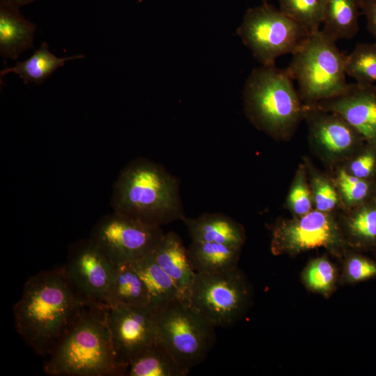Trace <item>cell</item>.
I'll list each match as a JSON object with an SVG mask.
<instances>
[{
	"label": "cell",
	"mask_w": 376,
	"mask_h": 376,
	"mask_svg": "<svg viewBox=\"0 0 376 376\" xmlns=\"http://www.w3.org/2000/svg\"><path fill=\"white\" fill-rule=\"evenodd\" d=\"M164 234L161 227L113 212L97 221L89 239L117 265L152 253Z\"/></svg>",
	"instance_id": "obj_9"
},
{
	"label": "cell",
	"mask_w": 376,
	"mask_h": 376,
	"mask_svg": "<svg viewBox=\"0 0 376 376\" xmlns=\"http://www.w3.org/2000/svg\"><path fill=\"white\" fill-rule=\"evenodd\" d=\"M338 179L343 195L347 203H358L368 195L369 185L364 179L344 171H340Z\"/></svg>",
	"instance_id": "obj_27"
},
{
	"label": "cell",
	"mask_w": 376,
	"mask_h": 376,
	"mask_svg": "<svg viewBox=\"0 0 376 376\" xmlns=\"http://www.w3.org/2000/svg\"><path fill=\"white\" fill-rule=\"evenodd\" d=\"M347 75L361 84L376 81V43H359L345 56Z\"/></svg>",
	"instance_id": "obj_23"
},
{
	"label": "cell",
	"mask_w": 376,
	"mask_h": 376,
	"mask_svg": "<svg viewBox=\"0 0 376 376\" xmlns=\"http://www.w3.org/2000/svg\"><path fill=\"white\" fill-rule=\"evenodd\" d=\"M241 247L192 241L187 255L196 273L215 274L237 267Z\"/></svg>",
	"instance_id": "obj_17"
},
{
	"label": "cell",
	"mask_w": 376,
	"mask_h": 376,
	"mask_svg": "<svg viewBox=\"0 0 376 376\" xmlns=\"http://www.w3.org/2000/svg\"><path fill=\"white\" fill-rule=\"evenodd\" d=\"M107 306L88 303L44 366L52 376H122L107 320Z\"/></svg>",
	"instance_id": "obj_3"
},
{
	"label": "cell",
	"mask_w": 376,
	"mask_h": 376,
	"mask_svg": "<svg viewBox=\"0 0 376 376\" xmlns=\"http://www.w3.org/2000/svg\"><path fill=\"white\" fill-rule=\"evenodd\" d=\"M153 254L159 266L173 281L181 300L190 304L196 273L181 237L173 231L164 233Z\"/></svg>",
	"instance_id": "obj_14"
},
{
	"label": "cell",
	"mask_w": 376,
	"mask_h": 376,
	"mask_svg": "<svg viewBox=\"0 0 376 376\" xmlns=\"http://www.w3.org/2000/svg\"><path fill=\"white\" fill-rule=\"evenodd\" d=\"M116 267L88 238L70 246L63 269L81 297L88 301L107 306Z\"/></svg>",
	"instance_id": "obj_10"
},
{
	"label": "cell",
	"mask_w": 376,
	"mask_h": 376,
	"mask_svg": "<svg viewBox=\"0 0 376 376\" xmlns=\"http://www.w3.org/2000/svg\"><path fill=\"white\" fill-rule=\"evenodd\" d=\"M107 320L117 361L125 370L139 352L159 339L156 313L148 307L108 306Z\"/></svg>",
	"instance_id": "obj_11"
},
{
	"label": "cell",
	"mask_w": 376,
	"mask_h": 376,
	"mask_svg": "<svg viewBox=\"0 0 376 376\" xmlns=\"http://www.w3.org/2000/svg\"><path fill=\"white\" fill-rule=\"evenodd\" d=\"M111 205L113 212L159 227L186 217L177 178L143 157L122 169L113 187Z\"/></svg>",
	"instance_id": "obj_2"
},
{
	"label": "cell",
	"mask_w": 376,
	"mask_h": 376,
	"mask_svg": "<svg viewBox=\"0 0 376 376\" xmlns=\"http://www.w3.org/2000/svg\"><path fill=\"white\" fill-rule=\"evenodd\" d=\"M345 56L322 30L311 34L286 68L302 101L313 104L345 88Z\"/></svg>",
	"instance_id": "obj_5"
},
{
	"label": "cell",
	"mask_w": 376,
	"mask_h": 376,
	"mask_svg": "<svg viewBox=\"0 0 376 376\" xmlns=\"http://www.w3.org/2000/svg\"><path fill=\"white\" fill-rule=\"evenodd\" d=\"M183 367L158 339L139 352L128 363L125 376H186Z\"/></svg>",
	"instance_id": "obj_16"
},
{
	"label": "cell",
	"mask_w": 376,
	"mask_h": 376,
	"mask_svg": "<svg viewBox=\"0 0 376 376\" xmlns=\"http://www.w3.org/2000/svg\"><path fill=\"white\" fill-rule=\"evenodd\" d=\"M314 201L318 210L327 212L333 210L337 203V194L326 180L318 178L313 181Z\"/></svg>",
	"instance_id": "obj_29"
},
{
	"label": "cell",
	"mask_w": 376,
	"mask_h": 376,
	"mask_svg": "<svg viewBox=\"0 0 376 376\" xmlns=\"http://www.w3.org/2000/svg\"><path fill=\"white\" fill-rule=\"evenodd\" d=\"M306 285L318 292L327 293L334 287L336 281V269L328 260L324 258L311 262L304 273Z\"/></svg>",
	"instance_id": "obj_25"
},
{
	"label": "cell",
	"mask_w": 376,
	"mask_h": 376,
	"mask_svg": "<svg viewBox=\"0 0 376 376\" xmlns=\"http://www.w3.org/2000/svg\"><path fill=\"white\" fill-rule=\"evenodd\" d=\"M192 241L216 242L242 247V227L228 216L219 212L205 213L182 221Z\"/></svg>",
	"instance_id": "obj_15"
},
{
	"label": "cell",
	"mask_w": 376,
	"mask_h": 376,
	"mask_svg": "<svg viewBox=\"0 0 376 376\" xmlns=\"http://www.w3.org/2000/svg\"><path fill=\"white\" fill-rule=\"evenodd\" d=\"M338 240L331 218L324 212L310 211L299 218L278 224L273 229L271 244L275 255L329 247Z\"/></svg>",
	"instance_id": "obj_12"
},
{
	"label": "cell",
	"mask_w": 376,
	"mask_h": 376,
	"mask_svg": "<svg viewBox=\"0 0 376 376\" xmlns=\"http://www.w3.org/2000/svg\"><path fill=\"white\" fill-rule=\"evenodd\" d=\"M262 1L263 2H267V1H269V0H260Z\"/></svg>",
	"instance_id": "obj_34"
},
{
	"label": "cell",
	"mask_w": 376,
	"mask_h": 376,
	"mask_svg": "<svg viewBox=\"0 0 376 376\" xmlns=\"http://www.w3.org/2000/svg\"><path fill=\"white\" fill-rule=\"evenodd\" d=\"M361 14V0H326L321 30L336 42L353 38Z\"/></svg>",
	"instance_id": "obj_21"
},
{
	"label": "cell",
	"mask_w": 376,
	"mask_h": 376,
	"mask_svg": "<svg viewBox=\"0 0 376 376\" xmlns=\"http://www.w3.org/2000/svg\"><path fill=\"white\" fill-rule=\"evenodd\" d=\"M153 252L134 264L147 286L149 308L157 313L170 303L181 299L173 281L157 263Z\"/></svg>",
	"instance_id": "obj_18"
},
{
	"label": "cell",
	"mask_w": 376,
	"mask_h": 376,
	"mask_svg": "<svg viewBox=\"0 0 376 376\" xmlns=\"http://www.w3.org/2000/svg\"><path fill=\"white\" fill-rule=\"evenodd\" d=\"M249 283L237 267L215 274L196 273L190 304L215 327H228L246 313Z\"/></svg>",
	"instance_id": "obj_8"
},
{
	"label": "cell",
	"mask_w": 376,
	"mask_h": 376,
	"mask_svg": "<svg viewBox=\"0 0 376 376\" xmlns=\"http://www.w3.org/2000/svg\"><path fill=\"white\" fill-rule=\"evenodd\" d=\"M340 116L369 143L376 145V86L347 84L338 95L313 104Z\"/></svg>",
	"instance_id": "obj_13"
},
{
	"label": "cell",
	"mask_w": 376,
	"mask_h": 376,
	"mask_svg": "<svg viewBox=\"0 0 376 376\" xmlns=\"http://www.w3.org/2000/svg\"><path fill=\"white\" fill-rule=\"evenodd\" d=\"M361 13L365 15L367 28L376 41V0H361Z\"/></svg>",
	"instance_id": "obj_32"
},
{
	"label": "cell",
	"mask_w": 376,
	"mask_h": 376,
	"mask_svg": "<svg viewBox=\"0 0 376 376\" xmlns=\"http://www.w3.org/2000/svg\"><path fill=\"white\" fill-rule=\"evenodd\" d=\"M289 202L292 210L299 216L311 211L312 207L311 194L301 174L298 176L290 191Z\"/></svg>",
	"instance_id": "obj_28"
},
{
	"label": "cell",
	"mask_w": 376,
	"mask_h": 376,
	"mask_svg": "<svg viewBox=\"0 0 376 376\" xmlns=\"http://www.w3.org/2000/svg\"><path fill=\"white\" fill-rule=\"evenodd\" d=\"M279 9L311 33L322 24L326 0H279Z\"/></svg>",
	"instance_id": "obj_24"
},
{
	"label": "cell",
	"mask_w": 376,
	"mask_h": 376,
	"mask_svg": "<svg viewBox=\"0 0 376 376\" xmlns=\"http://www.w3.org/2000/svg\"><path fill=\"white\" fill-rule=\"evenodd\" d=\"M156 321L159 340L189 371L205 359L216 342V327L180 299L157 311Z\"/></svg>",
	"instance_id": "obj_7"
},
{
	"label": "cell",
	"mask_w": 376,
	"mask_h": 376,
	"mask_svg": "<svg viewBox=\"0 0 376 376\" xmlns=\"http://www.w3.org/2000/svg\"><path fill=\"white\" fill-rule=\"evenodd\" d=\"M36 26L15 11L1 8L0 13V54L17 59L24 51L33 49Z\"/></svg>",
	"instance_id": "obj_19"
},
{
	"label": "cell",
	"mask_w": 376,
	"mask_h": 376,
	"mask_svg": "<svg viewBox=\"0 0 376 376\" xmlns=\"http://www.w3.org/2000/svg\"><path fill=\"white\" fill-rule=\"evenodd\" d=\"M13 1L17 3L23 4V3H26L27 2L31 1L33 0H13Z\"/></svg>",
	"instance_id": "obj_33"
},
{
	"label": "cell",
	"mask_w": 376,
	"mask_h": 376,
	"mask_svg": "<svg viewBox=\"0 0 376 376\" xmlns=\"http://www.w3.org/2000/svg\"><path fill=\"white\" fill-rule=\"evenodd\" d=\"M89 302L63 268L40 272L25 283L13 308L16 330L38 354L49 356Z\"/></svg>",
	"instance_id": "obj_1"
},
{
	"label": "cell",
	"mask_w": 376,
	"mask_h": 376,
	"mask_svg": "<svg viewBox=\"0 0 376 376\" xmlns=\"http://www.w3.org/2000/svg\"><path fill=\"white\" fill-rule=\"evenodd\" d=\"M375 160V156L372 152L359 156L350 165L352 174L361 179L368 178L374 169Z\"/></svg>",
	"instance_id": "obj_31"
},
{
	"label": "cell",
	"mask_w": 376,
	"mask_h": 376,
	"mask_svg": "<svg viewBox=\"0 0 376 376\" xmlns=\"http://www.w3.org/2000/svg\"><path fill=\"white\" fill-rule=\"evenodd\" d=\"M349 228L359 240L376 241V207H365L358 210L351 217Z\"/></svg>",
	"instance_id": "obj_26"
},
{
	"label": "cell",
	"mask_w": 376,
	"mask_h": 376,
	"mask_svg": "<svg viewBox=\"0 0 376 376\" xmlns=\"http://www.w3.org/2000/svg\"><path fill=\"white\" fill-rule=\"evenodd\" d=\"M116 266L107 306L124 305L149 308L150 297L147 286L134 263H125Z\"/></svg>",
	"instance_id": "obj_20"
},
{
	"label": "cell",
	"mask_w": 376,
	"mask_h": 376,
	"mask_svg": "<svg viewBox=\"0 0 376 376\" xmlns=\"http://www.w3.org/2000/svg\"><path fill=\"white\" fill-rule=\"evenodd\" d=\"M84 55H77L59 58L49 50L47 42H44L38 50L28 59L18 61L12 68H6L0 72L1 85L2 78L8 73L17 74L24 84H41L46 81L58 68L63 66L68 61L84 58Z\"/></svg>",
	"instance_id": "obj_22"
},
{
	"label": "cell",
	"mask_w": 376,
	"mask_h": 376,
	"mask_svg": "<svg viewBox=\"0 0 376 376\" xmlns=\"http://www.w3.org/2000/svg\"><path fill=\"white\" fill-rule=\"evenodd\" d=\"M346 274L352 281H361L376 276V264L361 256L350 258L346 265Z\"/></svg>",
	"instance_id": "obj_30"
},
{
	"label": "cell",
	"mask_w": 376,
	"mask_h": 376,
	"mask_svg": "<svg viewBox=\"0 0 376 376\" xmlns=\"http://www.w3.org/2000/svg\"><path fill=\"white\" fill-rule=\"evenodd\" d=\"M287 68L261 65L252 70L244 86L247 116L272 135L288 134L304 113V106Z\"/></svg>",
	"instance_id": "obj_4"
},
{
	"label": "cell",
	"mask_w": 376,
	"mask_h": 376,
	"mask_svg": "<svg viewBox=\"0 0 376 376\" xmlns=\"http://www.w3.org/2000/svg\"><path fill=\"white\" fill-rule=\"evenodd\" d=\"M312 33L267 2L245 13L237 34L261 65H274L281 56L295 54Z\"/></svg>",
	"instance_id": "obj_6"
}]
</instances>
